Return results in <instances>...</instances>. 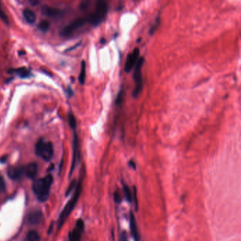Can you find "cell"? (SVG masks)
<instances>
[{
  "instance_id": "cell-25",
  "label": "cell",
  "mask_w": 241,
  "mask_h": 241,
  "mask_svg": "<svg viewBox=\"0 0 241 241\" xmlns=\"http://www.w3.org/2000/svg\"><path fill=\"white\" fill-rule=\"evenodd\" d=\"M6 189V185H5V182L3 177H0V193L3 192Z\"/></svg>"
},
{
  "instance_id": "cell-14",
  "label": "cell",
  "mask_w": 241,
  "mask_h": 241,
  "mask_svg": "<svg viewBox=\"0 0 241 241\" xmlns=\"http://www.w3.org/2000/svg\"><path fill=\"white\" fill-rule=\"evenodd\" d=\"M23 17L25 20L28 22V23H33L36 21V15L34 13L33 11L29 9H26L23 12Z\"/></svg>"
},
{
  "instance_id": "cell-2",
  "label": "cell",
  "mask_w": 241,
  "mask_h": 241,
  "mask_svg": "<svg viewBox=\"0 0 241 241\" xmlns=\"http://www.w3.org/2000/svg\"><path fill=\"white\" fill-rule=\"evenodd\" d=\"M108 7L107 2L103 0L98 1L95 12L86 17L88 22L93 26H98L105 18L106 13L108 12Z\"/></svg>"
},
{
  "instance_id": "cell-19",
  "label": "cell",
  "mask_w": 241,
  "mask_h": 241,
  "mask_svg": "<svg viewBox=\"0 0 241 241\" xmlns=\"http://www.w3.org/2000/svg\"><path fill=\"white\" fill-rule=\"evenodd\" d=\"M49 27H50V23L49 22L46 20H43L40 21V23L38 24V28H39L41 31L45 32L47 31Z\"/></svg>"
},
{
  "instance_id": "cell-24",
  "label": "cell",
  "mask_w": 241,
  "mask_h": 241,
  "mask_svg": "<svg viewBox=\"0 0 241 241\" xmlns=\"http://www.w3.org/2000/svg\"><path fill=\"white\" fill-rule=\"evenodd\" d=\"M133 197H134V202H135V207H136V210H138V201H137V197H136V187H133Z\"/></svg>"
},
{
  "instance_id": "cell-3",
  "label": "cell",
  "mask_w": 241,
  "mask_h": 241,
  "mask_svg": "<svg viewBox=\"0 0 241 241\" xmlns=\"http://www.w3.org/2000/svg\"><path fill=\"white\" fill-rule=\"evenodd\" d=\"M81 189H82L81 183L79 182L78 185L76 186L75 192H74V194L73 195L72 198L70 199L67 204H66L65 207L64 208V209H63L61 214L59 216V228H60V227L64 224L65 221L67 220V218H68V216L70 215V213H72L73 209H74L76 204L78 202L79 197H80V194L81 192Z\"/></svg>"
},
{
  "instance_id": "cell-27",
  "label": "cell",
  "mask_w": 241,
  "mask_h": 241,
  "mask_svg": "<svg viewBox=\"0 0 241 241\" xmlns=\"http://www.w3.org/2000/svg\"><path fill=\"white\" fill-rule=\"evenodd\" d=\"M158 24H159V18H158V20H157V21L156 22V23H154V25H153V26L151 27V28L150 29V32H149V33H150V34H152L154 32L155 30L156 29V28H157V27H158Z\"/></svg>"
},
{
  "instance_id": "cell-31",
  "label": "cell",
  "mask_w": 241,
  "mask_h": 241,
  "mask_svg": "<svg viewBox=\"0 0 241 241\" xmlns=\"http://www.w3.org/2000/svg\"><path fill=\"white\" fill-rule=\"evenodd\" d=\"M129 165H130V166L132 167V168H133L134 169H135V168H136V164H135V162H134L133 161H130V162H129Z\"/></svg>"
},
{
  "instance_id": "cell-11",
  "label": "cell",
  "mask_w": 241,
  "mask_h": 241,
  "mask_svg": "<svg viewBox=\"0 0 241 241\" xmlns=\"http://www.w3.org/2000/svg\"><path fill=\"white\" fill-rule=\"evenodd\" d=\"M130 231H131V236H132L135 241H139V240H140V237H139L138 227H137V224H136L135 216L134 215L133 212L130 213Z\"/></svg>"
},
{
  "instance_id": "cell-26",
  "label": "cell",
  "mask_w": 241,
  "mask_h": 241,
  "mask_svg": "<svg viewBox=\"0 0 241 241\" xmlns=\"http://www.w3.org/2000/svg\"><path fill=\"white\" fill-rule=\"evenodd\" d=\"M122 94H123V91H121L119 93V94L117 95V98H116V104L117 105H120V104L122 103Z\"/></svg>"
},
{
  "instance_id": "cell-5",
  "label": "cell",
  "mask_w": 241,
  "mask_h": 241,
  "mask_svg": "<svg viewBox=\"0 0 241 241\" xmlns=\"http://www.w3.org/2000/svg\"><path fill=\"white\" fill-rule=\"evenodd\" d=\"M144 63V58L141 57L136 62L135 71H134L133 78L135 81V88L132 93V96L134 98H137L143 89V79H142V66Z\"/></svg>"
},
{
  "instance_id": "cell-6",
  "label": "cell",
  "mask_w": 241,
  "mask_h": 241,
  "mask_svg": "<svg viewBox=\"0 0 241 241\" xmlns=\"http://www.w3.org/2000/svg\"><path fill=\"white\" fill-rule=\"evenodd\" d=\"M86 22H88L87 18H76V20L72 21L69 25L64 27L62 29L61 32H60V34L63 35V36H68V35L72 34V33L76 31V30L84 26L86 23Z\"/></svg>"
},
{
  "instance_id": "cell-7",
  "label": "cell",
  "mask_w": 241,
  "mask_h": 241,
  "mask_svg": "<svg viewBox=\"0 0 241 241\" xmlns=\"http://www.w3.org/2000/svg\"><path fill=\"white\" fill-rule=\"evenodd\" d=\"M84 223L82 219H79L76 224V228L69 234V241H81L82 233L84 231Z\"/></svg>"
},
{
  "instance_id": "cell-1",
  "label": "cell",
  "mask_w": 241,
  "mask_h": 241,
  "mask_svg": "<svg viewBox=\"0 0 241 241\" xmlns=\"http://www.w3.org/2000/svg\"><path fill=\"white\" fill-rule=\"evenodd\" d=\"M53 180V176L51 175H48L43 178L38 179L34 182L33 190L38 197V200L40 202L47 200L50 194Z\"/></svg>"
},
{
  "instance_id": "cell-15",
  "label": "cell",
  "mask_w": 241,
  "mask_h": 241,
  "mask_svg": "<svg viewBox=\"0 0 241 241\" xmlns=\"http://www.w3.org/2000/svg\"><path fill=\"white\" fill-rule=\"evenodd\" d=\"M77 148H78V139L77 136L75 134L74 139V153H73V159H72V168H71L70 175H72L73 170L75 167L76 161V153H77Z\"/></svg>"
},
{
  "instance_id": "cell-8",
  "label": "cell",
  "mask_w": 241,
  "mask_h": 241,
  "mask_svg": "<svg viewBox=\"0 0 241 241\" xmlns=\"http://www.w3.org/2000/svg\"><path fill=\"white\" fill-rule=\"evenodd\" d=\"M139 55V50L137 48H135V50L132 51V53L128 54L127 57V60H126L125 67V69L126 72L127 73L130 72L131 69H133L134 66L136 64V62H137Z\"/></svg>"
},
{
  "instance_id": "cell-22",
  "label": "cell",
  "mask_w": 241,
  "mask_h": 241,
  "mask_svg": "<svg viewBox=\"0 0 241 241\" xmlns=\"http://www.w3.org/2000/svg\"><path fill=\"white\" fill-rule=\"evenodd\" d=\"M0 18H1L2 20L4 22H5L6 23H7V24L9 23V20H8L7 16L6 15V13H4L3 9H2L1 6H0Z\"/></svg>"
},
{
  "instance_id": "cell-30",
  "label": "cell",
  "mask_w": 241,
  "mask_h": 241,
  "mask_svg": "<svg viewBox=\"0 0 241 241\" xmlns=\"http://www.w3.org/2000/svg\"><path fill=\"white\" fill-rule=\"evenodd\" d=\"M89 4V2H83L82 3L80 4V7L81 8V9H86V8H87L88 7V4Z\"/></svg>"
},
{
  "instance_id": "cell-17",
  "label": "cell",
  "mask_w": 241,
  "mask_h": 241,
  "mask_svg": "<svg viewBox=\"0 0 241 241\" xmlns=\"http://www.w3.org/2000/svg\"><path fill=\"white\" fill-rule=\"evenodd\" d=\"M28 241H40V235L37 231L32 230L27 233Z\"/></svg>"
},
{
  "instance_id": "cell-12",
  "label": "cell",
  "mask_w": 241,
  "mask_h": 241,
  "mask_svg": "<svg viewBox=\"0 0 241 241\" xmlns=\"http://www.w3.org/2000/svg\"><path fill=\"white\" fill-rule=\"evenodd\" d=\"M24 175L29 178L33 179L35 177L38 172V166L35 163H30L23 166Z\"/></svg>"
},
{
  "instance_id": "cell-23",
  "label": "cell",
  "mask_w": 241,
  "mask_h": 241,
  "mask_svg": "<svg viewBox=\"0 0 241 241\" xmlns=\"http://www.w3.org/2000/svg\"><path fill=\"white\" fill-rule=\"evenodd\" d=\"M114 200H115V202H116V203H118V204L121 202L122 197H121V195H120V194L118 191H116L114 193Z\"/></svg>"
},
{
  "instance_id": "cell-18",
  "label": "cell",
  "mask_w": 241,
  "mask_h": 241,
  "mask_svg": "<svg viewBox=\"0 0 241 241\" xmlns=\"http://www.w3.org/2000/svg\"><path fill=\"white\" fill-rule=\"evenodd\" d=\"M123 189H124V192H125L126 199H127V202H131L132 201V193H131L130 187H129L127 185H124V186H123Z\"/></svg>"
},
{
  "instance_id": "cell-16",
  "label": "cell",
  "mask_w": 241,
  "mask_h": 241,
  "mask_svg": "<svg viewBox=\"0 0 241 241\" xmlns=\"http://www.w3.org/2000/svg\"><path fill=\"white\" fill-rule=\"evenodd\" d=\"M79 80L80 84L84 85L85 83V80H86V62L84 61H82L81 65V72L80 74H79Z\"/></svg>"
},
{
  "instance_id": "cell-4",
  "label": "cell",
  "mask_w": 241,
  "mask_h": 241,
  "mask_svg": "<svg viewBox=\"0 0 241 241\" xmlns=\"http://www.w3.org/2000/svg\"><path fill=\"white\" fill-rule=\"evenodd\" d=\"M35 153L45 161H50L53 156V146L50 141L40 139L35 144Z\"/></svg>"
},
{
  "instance_id": "cell-9",
  "label": "cell",
  "mask_w": 241,
  "mask_h": 241,
  "mask_svg": "<svg viewBox=\"0 0 241 241\" xmlns=\"http://www.w3.org/2000/svg\"><path fill=\"white\" fill-rule=\"evenodd\" d=\"M41 11H42L43 15L50 18H59L62 15V12L61 10L54 7H49L48 5L43 6Z\"/></svg>"
},
{
  "instance_id": "cell-21",
  "label": "cell",
  "mask_w": 241,
  "mask_h": 241,
  "mask_svg": "<svg viewBox=\"0 0 241 241\" xmlns=\"http://www.w3.org/2000/svg\"><path fill=\"white\" fill-rule=\"evenodd\" d=\"M69 125L72 127V128L75 129L76 127V122L74 116L73 115L72 113L69 114Z\"/></svg>"
},
{
  "instance_id": "cell-20",
  "label": "cell",
  "mask_w": 241,
  "mask_h": 241,
  "mask_svg": "<svg viewBox=\"0 0 241 241\" xmlns=\"http://www.w3.org/2000/svg\"><path fill=\"white\" fill-rule=\"evenodd\" d=\"M16 72L17 73V74H18L22 78H26L29 76V72L25 67H22L18 69H16Z\"/></svg>"
},
{
  "instance_id": "cell-32",
  "label": "cell",
  "mask_w": 241,
  "mask_h": 241,
  "mask_svg": "<svg viewBox=\"0 0 241 241\" xmlns=\"http://www.w3.org/2000/svg\"><path fill=\"white\" fill-rule=\"evenodd\" d=\"M105 43V40H104V39H103V40L101 41V43Z\"/></svg>"
},
{
  "instance_id": "cell-28",
  "label": "cell",
  "mask_w": 241,
  "mask_h": 241,
  "mask_svg": "<svg viewBox=\"0 0 241 241\" xmlns=\"http://www.w3.org/2000/svg\"><path fill=\"white\" fill-rule=\"evenodd\" d=\"M75 181H73L72 183H71V185L69 186V187L68 188V190L67 192V195H68V194H70L71 192H72L73 190H74V187H75Z\"/></svg>"
},
{
  "instance_id": "cell-10",
  "label": "cell",
  "mask_w": 241,
  "mask_h": 241,
  "mask_svg": "<svg viewBox=\"0 0 241 241\" xmlns=\"http://www.w3.org/2000/svg\"><path fill=\"white\" fill-rule=\"evenodd\" d=\"M7 174L8 176H9L11 179L19 180L23 177V175H24L23 166L11 167V168L8 169Z\"/></svg>"
},
{
  "instance_id": "cell-29",
  "label": "cell",
  "mask_w": 241,
  "mask_h": 241,
  "mask_svg": "<svg viewBox=\"0 0 241 241\" xmlns=\"http://www.w3.org/2000/svg\"><path fill=\"white\" fill-rule=\"evenodd\" d=\"M121 241H128V238H127V235L126 232H123L122 233L121 235Z\"/></svg>"
},
{
  "instance_id": "cell-13",
  "label": "cell",
  "mask_w": 241,
  "mask_h": 241,
  "mask_svg": "<svg viewBox=\"0 0 241 241\" xmlns=\"http://www.w3.org/2000/svg\"><path fill=\"white\" fill-rule=\"evenodd\" d=\"M43 217V213L41 211H35L28 216V222L31 225H37L40 223Z\"/></svg>"
}]
</instances>
